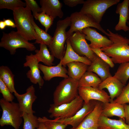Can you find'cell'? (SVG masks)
Masks as SVG:
<instances>
[{
    "instance_id": "obj_1",
    "label": "cell",
    "mask_w": 129,
    "mask_h": 129,
    "mask_svg": "<svg viewBox=\"0 0 129 129\" xmlns=\"http://www.w3.org/2000/svg\"><path fill=\"white\" fill-rule=\"evenodd\" d=\"M109 39L112 44L101 48L107 55L111 57L114 64H121L129 61V38L107 29Z\"/></svg>"
},
{
    "instance_id": "obj_2",
    "label": "cell",
    "mask_w": 129,
    "mask_h": 129,
    "mask_svg": "<svg viewBox=\"0 0 129 129\" xmlns=\"http://www.w3.org/2000/svg\"><path fill=\"white\" fill-rule=\"evenodd\" d=\"M17 31L24 38L28 40H36L35 43L39 44V38L32 23V15L28 7H21L13 11Z\"/></svg>"
},
{
    "instance_id": "obj_3",
    "label": "cell",
    "mask_w": 129,
    "mask_h": 129,
    "mask_svg": "<svg viewBox=\"0 0 129 129\" xmlns=\"http://www.w3.org/2000/svg\"><path fill=\"white\" fill-rule=\"evenodd\" d=\"M70 23V16L57 22L52 41L48 46L51 53L60 60L63 57L65 52V43L67 39L66 30Z\"/></svg>"
},
{
    "instance_id": "obj_4",
    "label": "cell",
    "mask_w": 129,
    "mask_h": 129,
    "mask_svg": "<svg viewBox=\"0 0 129 129\" xmlns=\"http://www.w3.org/2000/svg\"><path fill=\"white\" fill-rule=\"evenodd\" d=\"M78 81L69 76L61 81L53 93L54 104L57 106L70 102L78 95Z\"/></svg>"
},
{
    "instance_id": "obj_5",
    "label": "cell",
    "mask_w": 129,
    "mask_h": 129,
    "mask_svg": "<svg viewBox=\"0 0 129 129\" xmlns=\"http://www.w3.org/2000/svg\"><path fill=\"white\" fill-rule=\"evenodd\" d=\"M0 105L2 110L0 119V125L12 126L14 129H19L22 122L23 113L18 103L9 102L2 98L0 100Z\"/></svg>"
},
{
    "instance_id": "obj_6",
    "label": "cell",
    "mask_w": 129,
    "mask_h": 129,
    "mask_svg": "<svg viewBox=\"0 0 129 129\" xmlns=\"http://www.w3.org/2000/svg\"><path fill=\"white\" fill-rule=\"evenodd\" d=\"M71 23L69 30L66 32L67 38H69L74 32H82L83 29L90 27L95 28L108 36L109 33L102 28L91 16L80 11L72 13L70 16Z\"/></svg>"
},
{
    "instance_id": "obj_7",
    "label": "cell",
    "mask_w": 129,
    "mask_h": 129,
    "mask_svg": "<svg viewBox=\"0 0 129 129\" xmlns=\"http://www.w3.org/2000/svg\"><path fill=\"white\" fill-rule=\"evenodd\" d=\"M0 47L8 50L12 55L15 54L17 49L24 48L29 51L36 50L34 44L29 42L17 31H12L8 33L3 32Z\"/></svg>"
},
{
    "instance_id": "obj_8",
    "label": "cell",
    "mask_w": 129,
    "mask_h": 129,
    "mask_svg": "<svg viewBox=\"0 0 129 129\" xmlns=\"http://www.w3.org/2000/svg\"><path fill=\"white\" fill-rule=\"evenodd\" d=\"M84 102L78 95L71 102L57 106L50 104L48 110L50 114L49 117L55 120L63 119L73 116L82 107Z\"/></svg>"
},
{
    "instance_id": "obj_9",
    "label": "cell",
    "mask_w": 129,
    "mask_h": 129,
    "mask_svg": "<svg viewBox=\"0 0 129 129\" xmlns=\"http://www.w3.org/2000/svg\"><path fill=\"white\" fill-rule=\"evenodd\" d=\"M120 0H87L80 11L88 14L98 23L101 22L106 10L119 3Z\"/></svg>"
},
{
    "instance_id": "obj_10",
    "label": "cell",
    "mask_w": 129,
    "mask_h": 129,
    "mask_svg": "<svg viewBox=\"0 0 129 129\" xmlns=\"http://www.w3.org/2000/svg\"><path fill=\"white\" fill-rule=\"evenodd\" d=\"M74 50L81 56L87 57L91 62L96 54L91 49L85 38V35L82 32H75L69 38Z\"/></svg>"
},
{
    "instance_id": "obj_11",
    "label": "cell",
    "mask_w": 129,
    "mask_h": 129,
    "mask_svg": "<svg viewBox=\"0 0 129 129\" xmlns=\"http://www.w3.org/2000/svg\"><path fill=\"white\" fill-rule=\"evenodd\" d=\"M97 101L92 100L86 103L84 102L82 107L72 117L63 119L54 120L57 122L70 125L72 127L77 126L85 117L94 109Z\"/></svg>"
},
{
    "instance_id": "obj_12",
    "label": "cell",
    "mask_w": 129,
    "mask_h": 129,
    "mask_svg": "<svg viewBox=\"0 0 129 129\" xmlns=\"http://www.w3.org/2000/svg\"><path fill=\"white\" fill-rule=\"evenodd\" d=\"M78 95L86 103L91 100H95L103 103L110 102L111 100L109 96L103 90L91 87H79Z\"/></svg>"
},
{
    "instance_id": "obj_13",
    "label": "cell",
    "mask_w": 129,
    "mask_h": 129,
    "mask_svg": "<svg viewBox=\"0 0 129 129\" xmlns=\"http://www.w3.org/2000/svg\"><path fill=\"white\" fill-rule=\"evenodd\" d=\"M26 62L23 64L24 67H29L30 70L26 73L27 78L34 84H38L39 88L42 87L44 83V80L40 74L39 63L35 54L32 53L26 56Z\"/></svg>"
},
{
    "instance_id": "obj_14",
    "label": "cell",
    "mask_w": 129,
    "mask_h": 129,
    "mask_svg": "<svg viewBox=\"0 0 129 129\" xmlns=\"http://www.w3.org/2000/svg\"><path fill=\"white\" fill-rule=\"evenodd\" d=\"M35 91L34 86L31 85L28 87L25 93L20 94L17 92L14 93L18 102L20 109L23 113H35L32 108L33 103L37 98Z\"/></svg>"
},
{
    "instance_id": "obj_15",
    "label": "cell",
    "mask_w": 129,
    "mask_h": 129,
    "mask_svg": "<svg viewBox=\"0 0 129 129\" xmlns=\"http://www.w3.org/2000/svg\"><path fill=\"white\" fill-rule=\"evenodd\" d=\"M103 107V103L97 101L95 107L77 126L70 129H100L98 121Z\"/></svg>"
},
{
    "instance_id": "obj_16",
    "label": "cell",
    "mask_w": 129,
    "mask_h": 129,
    "mask_svg": "<svg viewBox=\"0 0 129 129\" xmlns=\"http://www.w3.org/2000/svg\"><path fill=\"white\" fill-rule=\"evenodd\" d=\"M125 86L118 80L112 76L102 81L99 85L98 88L101 90L105 88L107 89L111 102L120 95Z\"/></svg>"
},
{
    "instance_id": "obj_17",
    "label": "cell",
    "mask_w": 129,
    "mask_h": 129,
    "mask_svg": "<svg viewBox=\"0 0 129 129\" xmlns=\"http://www.w3.org/2000/svg\"><path fill=\"white\" fill-rule=\"evenodd\" d=\"M39 68L43 74V79L46 81H49L55 77H63L64 78L69 77L68 70L62 64L61 60L56 66H48L40 64H39Z\"/></svg>"
},
{
    "instance_id": "obj_18",
    "label": "cell",
    "mask_w": 129,
    "mask_h": 129,
    "mask_svg": "<svg viewBox=\"0 0 129 129\" xmlns=\"http://www.w3.org/2000/svg\"><path fill=\"white\" fill-rule=\"evenodd\" d=\"M81 32L85 35V38L90 41V44L101 48L107 47L113 43L106 37L98 32L96 29L88 27L83 29Z\"/></svg>"
},
{
    "instance_id": "obj_19",
    "label": "cell",
    "mask_w": 129,
    "mask_h": 129,
    "mask_svg": "<svg viewBox=\"0 0 129 129\" xmlns=\"http://www.w3.org/2000/svg\"><path fill=\"white\" fill-rule=\"evenodd\" d=\"M42 12L54 19L57 17L62 18L63 12L62 10L63 5L58 0H41L40 1Z\"/></svg>"
},
{
    "instance_id": "obj_20",
    "label": "cell",
    "mask_w": 129,
    "mask_h": 129,
    "mask_svg": "<svg viewBox=\"0 0 129 129\" xmlns=\"http://www.w3.org/2000/svg\"><path fill=\"white\" fill-rule=\"evenodd\" d=\"M109 65L96 54L87 71L94 72L99 77L102 81L112 75L110 71Z\"/></svg>"
},
{
    "instance_id": "obj_21",
    "label": "cell",
    "mask_w": 129,
    "mask_h": 129,
    "mask_svg": "<svg viewBox=\"0 0 129 129\" xmlns=\"http://www.w3.org/2000/svg\"><path fill=\"white\" fill-rule=\"evenodd\" d=\"M129 0H124L119 3L116 8V13L119 15V19L118 24L115 27L116 31L123 30L125 32L128 31L129 27L126 25L129 20Z\"/></svg>"
},
{
    "instance_id": "obj_22",
    "label": "cell",
    "mask_w": 129,
    "mask_h": 129,
    "mask_svg": "<svg viewBox=\"0 0 129 129\" xmlns=\"http://www.w3.org/2000/svg\"><path fill=\"white\" fill-rule=\"evenodd\" d=\"M66 48L64 56L61 60L62 65L65 67L67 64L74 62L83 63L90 66L91 62L85 56L80 55L76 53L71 47L69 38L66 41Z\"/></svg>"
},
{
    "instance_id": "obj_23",
    "label": "cell",
    "mask_w": 129,
    "mask_h": 129,
    "mask_svg": "<svg viewBox=\"0 0 129 129\" xmlns=\"http://www.w3.org/2000/svg\"><path fill=\"white\" fill-rule=\"evenodd\" d=\"M101 116L108 118L115 116L119 118L125 119L124 105L114 102L113 101L103 103V109Z\"/></svg>"
},
{
    "instance_id": "obj_24",
    "label": "cell",
    "mask_w": 129,
    "mask_h": 129,
    "mask_svg": "<svg viewBox=\"0 0 129 129\" xmlns=\"http://www.w3.org/2000/svg\"><path fill=\"white\" fill-rule=\"evenodd\" d=\"M98 125L100 129H129V125L126 123L125 119H112L101 115L99 120Z\"/></svg>"
},
{
    "instance_id": "obj_25",
    "label": "cell",
    "mask_w": 129,
    "mask_h": 129,
    "mask_svg": "<svg viewBox=\"0 0 129 129\" xmlns=\"http://www.w3.org/2000/svg\"><path fill=\"white\" fill-rule=\"evenodd\" d=\"M68 67L67 74L72 78L79 81L87 71L88 66L83 63L74 62L66 65Z\"/></svg>"
},
{
    "instance_id": "obj_26",
    "label": "cell",
    "mask_w": 129,
    "mask_h": 129,
    "mask_svg": "<svg viewBox=\"0 0 129 129\" xmlns=\"http://www.w3.org/2000/svg\"><path fill=\"white\" fill-rule=\"evenodd\" d=\"M102 81L96 74L92 72L87 71L78 81L79 86L91 87L98 88Z\"/></svg>"
},
{
    "instance_id": "obj_27",
    "label": "cell",
    "mask_w": 129,
    "mask_h": 129,
    "mask_svg": "<svg viewBox=\"0 0 129 129\" xmlns=\"http://www.w3.org/2000/svg\"><path fill=\"white\" fill-rule=\"evenodd\" d=\"M40 47L39 50L35 51L36 54H35L38 61L42 62L48 66L54 65V57L50 53L47 46L44 44H40Z\"/></svg>"
},
{
    "instance_id": "obj_28",
    "label": "cell",
    "mask_w": 129,
    "mask_h": 129,
    "mask_svg": "<svg viewBox=\"0 0 129 129\" xmlns=\"http://www.w3.org/2000/svg\"><path fill=\"white\" fill-rule=\"evenodd\" d=\"M14 75L8 67L4 65L0 66V78L12 93L17 92L14 86Z\"/></svg>"
},
{
    "instance_id": "obj_29",
    "label": "cell",
    "mask_w": 129,
    "mask_h": 129,
    "mask_svg": "<svg viewBox=\"0 0 129 129\" xmlns=\"http://www.w3.org/2000/svg\"><path fill=\"white\" fill-rule=\"evenodd\" d=\"M113 76L125 86L129 79V61L120 64Z\"/></svg>"
},
{
    "instance_id": "obj_30",
    "label": "cell",
    "mask_w": 129,
    "mask_h": 129,
    "mask_svg": "<svg viewBox=\"0 0 129 129\" xmlns=\"http://www.w3.org/2000/svg\"><path fill=\"white\" fill-rule=\"evenodd\" d=\"M31 20L34 29L39 38V44H45L48 46L52 41L53 37L37 26L34 21L32 15L31 16Z\"/></svg>"
},
{
    "instance_id": "obj_31",
    "label": "cell",
    "mask_w": 129,
    "mask_h": 129,
    "mask_svg": "<svg viewBox=\"0 0 129 129\" xmlns=\"http://www.w3.org/2000/svg\"><path fill=\"white\" fill-rule=\"evenodd\" d=\"M23 129H35L39 126V122L38 118L33 114L23 113Z\"/></svg>"
},
{
    "instance_id": "obj_32",
    "label": "cell",
    "mask_w": 129,
    "mask_h": 129,
    "mask_svg": "<svg viewBox=\"0 0 129 129\" xmlns=\"http://www.w3.org/2000/svg\"><path fill=\"white\" fill-rule=\"evenodd\" d=\"M26 4L21 0H0V9H6L13 11L21 7H25Z\"/></svg>"
},
{
    "instance_id": "obj_33",
    "label": "cell",
    "mask_w": 129,
    "mask_h": 129,
    "mask_svg": "<svg viewBox=\"0 0 129 129\" xmlns=\"http://www.w3.org/2000/svg\"><path fill=\"white\" fill-rule=\"evenodd\" d=\"M38 119L39 122L44 124L47 129H65L68 125L49 119L45 116L39 117Z\"/></svg>"
},
{
    "instance_id": "obj_34",
    "label": "cell",
    "mask_w": 129,
    "mask_h": 129,
    "mask_svg": "<svg viewBox=\"0 0 129 129\" xmlns=\"http://www.w3.org/2000/svg\"><path fill=\"white\" fill-rule=\"evenodd\" d=\"M89 46L91 50L98 57L108 63L110 67L113 68L114 64L111 58L107 55L101 50V48L98 47L90 44Z\"/></svg>"
},
{
    "instance_id": "obj_35",
    "label": "cell",
    "mask_w": 129,
    "mask_h": 129,
    "mask_svg": "<svg viewBox=\"0 0 129 129\" xmlns=\"http://www.w3.org/2000/svg\"><path fill=\"white\" fill-rule=\"evenodd\" d=\"M113 102L123 105L129 103V81L127 85L125 86L120 95Z\"/></svg>"
},
{
    "instance_id": "obj_36",
    "label": "cell",
    "mask_w": 129,
    "mask_h": 129,
    "mask_svg": "<svg viewBox=\"0 0 129 129\" xmlns=\"http://www.w3.org/2000/svg\"><path fill=\"white\" fill-rule=\"evenodd\" d=\"M0 92L2 95L3 98L9 102H13L14 98V96L0 78Z\"/></svg>"
},
{
    "instance_id": "obj_37",
    "label": "cell",
    "mask_w": 129,
    "mask_h": 129,
    "mask_svg": "<svg viewBox=\"0 0 129 129\" xmlns=\"http://www.w3.org/2000/svg\"><path fill=\"white\" fill-rule=\"evenodd\" d=\"M26 6H27L32 11L33 14L36 13H40L42 12L36 1L34 0H25Z\"/></svg>"
},
{
    "instance_id": "obj_38",
    "label": "cell",
    "mask_w": 129,
    "mask_h": 129,
    "mask_svg": "<svg viewBox=\"0 0 129 129\" xmlns=\"http://www.w3.org/2000/svg\"><path fill=\"white\" fill-rule=\"evenodd\" d=\"M84 0H64L65 5L71 7H73L79 4H83Z\"/></svg>"
},
{
    "instance_id": "obj_39",
    "label": "cell",
    "mask_w": 129,
    "mask_h": 129,
    "mask_svg": "<svg viewBox=\"0 0 129 129\" xmlns=\"http://www.w3.org/2000/svg\"><path fill=\"white\" fill-rule=\"evenodd\" d=\"M46 14L43 12L40 13H36L33 14V16L35 19L38 20L41 24L43 26L46 16Z\"/></svg>"
},
{
    "instance_id": "obj_40",
    "label": "cell",
    "mask_w": 129,
    "mask_h": 129,
    "mask_svg": "<svg viewBox=\"0 0 129 129\" xmlns=\"http://www.w3.org/2000/svg\"><path fill=\"white\" fill-rule=\"evenodd\" d=\"M54 19L49 16L46 15V19L43 26L45 28V31L47 32L48 31L53 24Z\"/></svg>"
},
{
    "instance_id": "obj_41",
    "label": "cell",
    "mask_w": 129,
    "mask_h": 129,
    "mask_svg": "<svg viewBox=\"0 0 129 129\" xmlns=\"http://www.w3.org/2000/svg\"><path fill=\"white\" fill-rule=\"evenodd\" d=\"M123 105L125 113V122L129 125V105L126 104Z\"/></svg>"
},
{
    "instance_id": "obj_42",
    "label": "cell",
    "mask_w": 129,
    "mask_h": 129,
    "mask_svg": "<svg viewBox=\"0 0 129 129\" xmlns=\"http://www.w3.org/2000/svg\"><path fill=\"white\" fill-rule=\"evenodd\" d=\"M3 20L6 26L11 27L12 28L16 27L15 23L11 20L10 19H4Z\"/></svg>"
},
{
    "instance_id": "obj_43",
    "label": "cell",
    "mask_w": 129,
    "mask_h": 129,
    "mask_svg": "<svg viewBox=\"0 0 129 129\" xmlns=\"http://www.w3.org/2000/svg\"><path fill=\"white\" fill-rule=\"evenodd\" d=\"M6 26L4 21H0V28L1 30H3L5 29Z\"/></svg>"
},
{
    "instance_id": "obj_44",
    "label": "cell",
    "mask_w": 129,
    "mask_h": 129,
    "mask_svg": "<svg viewBox=\"0 0 129 129\" xmlns=\"http://www.w3.org/2000/svg\"><path fill=\"white\" fill-rule=\"evenodd\" d=\"M39 122V124L38 127L37 129H47L44 124L41 122Z\"/></svg>"
},
{
    "instance_id": "obj_45",
    "label": "cell",
    "mask_w": 129,
    "mask_h": 129,
    "mask_svg": "<svg viewBox=\"0 0 129 129\" xmlns=\"http://www.w3.org/2000/svg\"><path fill=\"white\" fill-rule=\"evenodd\" d=\"M127 24H128V25H129V22L128 21H127ZM129 32V30L128 31Z\"/></svg>"
},
{
    "instance_id": "obj_46",
    "label": "cell",
    "mask_w": 129,
    "mask_h": 129,
    "mask_svg": "<svg viewBox=\"0 0 129 129\" xmlns=\"http://www.w3.org/2000/svg\"><path fill=\"white\" fill-rule=\"evenodd\" d=\"M108 129V128H103V129Z\"/></svg>"
},
{
    "instance_id": "obj_47",
    "label": "cell",
    "mask_w": 129,
    "mask_h": 129,
    "mask_svg": "<svg viewBox=\"0 0 129 129\" xmlns=\"http://www.w3.org/2000/svg\"></svg>"
}]
</instances>
